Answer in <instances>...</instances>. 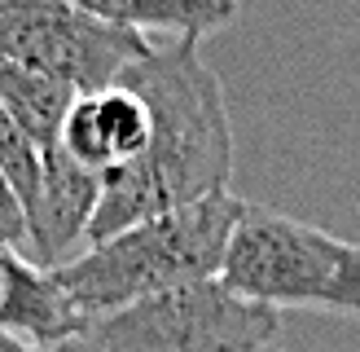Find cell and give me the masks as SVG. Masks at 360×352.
Masks as SVG:
<instances>
[{
	"label": "cell",
	"instance_id": "obj_8",
	"mask_svg": "<svg viewBox=\"0 0 360 352\" xmlns=\"http://www.w3.org/2000/svg\"><path fill=\"white\" fill-rule=\"evenodd\" d=\"M88 322L70 308L58 277L40 269L31 256L0 246V330L27 344H49L79 334Z\"/></svg>",
	"mask_w": 360,
	"mask_h": 352
},
{
	"label": "cell",
	"instance_id": "obj_13",
	"mask_svg": "<svg viewBox=\"0 0 360 352\" xmlns=\"http://www.w3.org/2000/svg\"><path fill=\"white\" fill-rule=\"evenodd\" d=\"M27 352H101V344L88 334V326L79 334H66V339H49V344H27Z\"/></svg>",
	"mask_w": 360,
	"mask_h": 352
},
{
	"label": "cell",
	"instance_id": "obj_3",
	"mask_svg": "<svg viewBox=\"0 0 360 352\" xmlns=\"http://www.w3.org/2000/svg\"><path fill=\"white\" fill-rule=\"evenodd\" d=\"M220 282L264 308H321L360 322V246L321 225L246 203L224 246Z\"/></svg>",
	"mask_w": 360,
	"mask_h": 352
},
{
	"label": "cell",
	"instance_id": "obj_12",
	"mask_svg": "<svg viewBox=\"0 0 360 352\" xmlns=\"http://www.w3.org/2000/svg\"><path fill=\"white\" fill-rule=\"evenodd\" d=\"M27 207L18 199V189L5 172H0V246H9V251H22L27 256Z\"/></svg>",
	"mask_w": 360,
	"mask_h": 352
},
{
	"label": "cell",
	"instance_id": "obj_4",
	"mask_svg": "<svg viewBox=\"0 0 360 352\" xmlns=\"http://www.w3.org/2000/svg\"><path fill=\"white\" fill-rule=\"evenodd\" d=\"M281 317L229 291L220 277L189 282L136 299L88 322L101 352H264L277 344Z\"/></svg>",
	"mask_w": 360,
	"mask_h": 352
},
{
	"label": "cell",
	"instance_id": "obj_2",
	"mask_svg": "<svg viewBox=\"0 0 360 352\" xmlns=\"http://www.w3.org/2000/svg\"><path fill=\"white\" fill-rule=\"evenodd\" d=\"M242 211L246 203L238 194H211L202 203L136 220L101 242H88L75 260L53 269V277L84 322L189 282L220 277L224 246Z\"/></svg>",
	"mask_w": 360,
	"mask_h": 352
},
{
	"label": "cell",
	"instance_id": "obj_9",
	"mask_svg": "<svg viewBox=\"0 0 360 352\" xmlns=\"http://www.w3.org/2000/svg\"><path fill=\"white\" fill-rule=\"evenodd\" d=\"M66 5L123 31H163L176 40H202L242 13V0H66Z\"/></svg>",
	"mask_w": 360,
	"mask_h": 352
},
{
	"label": "cell",
	"instance_id": "obj_7",
	"mask_svg": "<svg viewBox=\"0 0 360 352\" xmlns=\"http://www.w3.org/2000/svg\"><path fill=\"white\" fill-rule=\"evenodd\" d=\"M101 199V176L79 168L62 146L44 154V181L40 194L27 211V256L40 269H62L88 246V229H93V211Z\"/></svg>",
	"mask_w": 360,
	"mask_h": 352
},
{
	"label": "cell",
	"instance_id": "obj_15",
	"mask_svg": "<svg viewBox=\"0 0 360 352\" xmlns=\"http://www.w3.org/2000/svg\"><path fill=\"white\" fill-rule=\"evenodd\" d=\"M264 352H281V348H264Z\"/></svg>",
	"mask_w": 360,
	"mask_h": 352
},
{
	"label": "cell",
	"instance_id": "obj_10",
	"mask_svg": "<svg viewBox=\"0 0 360 352\" xmlns=\"http://www.w3.org/2000/svg\"><path fill=\"white\" fill-rule=\"evenodd\" d=\"M75 97L79 93H70L58 80L0 62V106L27 132L31 146L40 150V158L62 146V123H66V111L75 106Z\"/></svg>",
	"mask_w": 360,
	"mask_h": 352
},
{
	"label": "cell",
	"instance_id": "obj_14",
	"mask_svg": "<svg viewBox=\"0 0 360 352\" xmlns=\"http://www.w3.org/2000/svg\"><path fill=\"white\" fill-rule=\"evenodd\" d=\"M0 352H27V339H18V334H5V330H0Z\"/></svg>",
	"mask_w": 360,
	"mask_h": 352
},
{
	"label": "cell",
	"instance_id": "obj_1",
	"mask_svg": "<svg viewBox=\"0 0 360 352\" xmlns=\"http://www.w3.org/2000/svg\"><path fill=\"white\" fill-rule=\"evenodd\" d=\"M123 80L150 101L154 132L141 158L101 172V199L88 242H101L136 220L229 194L233 176V123L220 75L207 66L198 40L154 44Z\"/></svg>",
	"mask_w": 360,
	"mask_h": 352
},
{
	"label": "cell",
	"instance_id": "obj_6",
	"mask_svg": "<svg viewBox=\"0 0 360 352\" xmlns=\"http://www.w3.org/2000/svg\"><path fill=\"white\" fill-rule=\"evenodd\" d=\"M154 132L150 101L132 80L105 84L97 93H79L62 123V150L88 172H115L146 154Z\"/></svg>",
	"mask_w": 360,
	"mask_h": 352
},
{
	"label": "cell",
	"instance_id": "obj_5",
	"mask_svg": "<svg viewBox=\"0 0 360 352\" xmlns=\"http://www.w3.org/2000/svg\"><path fill=\"white\" fill-rule=\"evenodd\" d=\"M154 49L150 35L110 27L66 0H0V62L97 93L119 84Z\"/></svg>",
	"mask_w": 360,
	"mask_h": 352
},
{
	"label": "cell",
	"instance_id": "obj_11",
	"mask_svg": "<svg viewBox=\"0 0 360 352\" xmlns=\"http://www.w3.org/2000/svg\"><path fill=\"white\" fill-rule=\"evenodd\" d=\"M0 172L13 181L18 199H22V207L31 211L35 194H40V181H44V158H40V150L27 141V132L9 119L5 106H0Z\"/></svg>",
	"mask_w": 360,
	"mask_h": 352
}]
</instances>
